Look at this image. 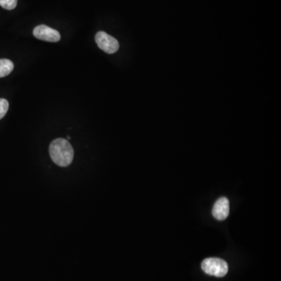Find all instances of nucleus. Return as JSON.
Instances as JSON below:
<instances>
[{
    "label": "nucleus",
    "instance_id": "2",
    "mask_svg": "<svg viewBox=\"0 0 281 281\" xmlns=\"http://www.w3.org/2000/svg\"><path fill=\"white\" fill-rule=\"evenodd\" d=\"M202 269L208 275L222 277L228 273V265L219 258H208L202 262Z\"/></svg>",
    "mask_w": 281,
    "mask_h": 281
},
{
    "label": "nucleus",
    "instance_id": "1",
    "mask_svg": "<svg viewBox=\"0 0 281 281\" xmlns=\"http://www.w3.org/2000/svg\"><path fill=\"white\" fill-rule=\"evenodd\" d=\"M49 154L51 159L57 165L66 167L72 162L74 152L68 140L57 138L50 144Z\"/></svg>",
    "mask_w": 281,
    "mask_h": 281
},
{
    "label": "nucleus",
    "instance_id": "7",
    "mask_svg": "<svg viewBox=\"0 0 281 281\" xmlns=\"http://www.w3.org/2000/svg\"><path fill=\"white\" fill-rule=\"evenodd\" d=\"M18 5V0H0V6L4 9L12 11Z\"/></svg>",
    "mask_w": 281,
    "mask_h": 281
},
{
    "label": "nucleus",
    "instance_id": "4",
    "mask_svg": "<svg viewBox=\"0 0 281 281\" xmlns=\"http://www.w3.org/2000/svg\"><path fill=\"white\" fill-rule=\"evenodd\" d=\"M33 35L35 38L48 42H57L61 40V36L59 31L46 25H38L33 31Z\"/></svg>",
    "mask_w": 281,
    "mask_h": 281
},
{
    "label": "nucleus",
    "instance_id": "8",
    "mask_svg": "<svg viewBox=\"0 0 281 281\" xmlns=\"http://www.w3.org/2000/svg\"><path fill=\"white\" fill-rule=\"evenodd\" d=\"M9 109V102L5 98H0V120L5 117Z\"/></svg>",
    "mask_w": 281,
    "mask_h": 281
},
{
    "label": "nucleus",
    "instance_id": "5",
    "mask_svg": "<svg viewBox=\"0 0 281 281\" xmlns=\"http://www.w3.org/2000/svg\"><path fill=\"white\" fill-rule=\"evenodd\" d=\"M229 200L225 197L219 198L212 208V216L218 220H224L229 216Z\"/></svg>",
    "mask_w": 281,
    "mask_h": 281
},
{
    "label": "nucleus",
    "instance_id": "3",
    "mask_svg": "<svg viewBox=\"0 0 281 281\" xmlns=\"http://www.w3.org/2000/svg\"><path fill=\"white\" fill-rule=\"evenodd\" d=\"M95 39L98 48L106 53H115L119 49L120 45L118 40L104 31H98Z\"/></svg>",
    "mask_w": 281,
    "mask_h": 281
},
{
    "label": "nucleus",
    "instance_id": "6",
    "mask_svg": "<svg viewBox=\"0 0 281 281\" xmlns=\"http://www.w3.org/2000/svg\"><path fill=\"white\" fill-rule=\"evenodd\" d=\"M14 68V65L12 61L7 59L0 60V78H4L9 75Z\"/></svg>",
    "mask_w": 281,
    "mask_h": 281
}]
</instances>
